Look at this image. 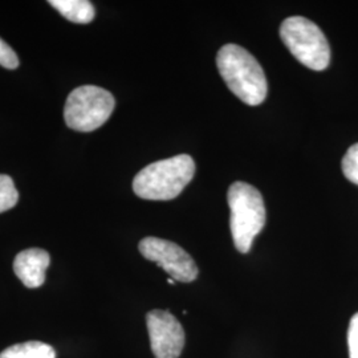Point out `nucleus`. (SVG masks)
Wrapping results in <instances>:
<instances>
[{
    "label": "nucleus",
    "instance_id": "f257e3e1",
    "mask_svg": "<svg viewBox=\"0 0 358 358\" xmlns=\"http://www.w3.org/2000/svg\"><path fill=\"white\" fill-rule=\"evenodd\" d=\"M217 71L231 92L250 106L260 105L268 94L267 77L255 57L236 44L223 45L217 55Z\"/></svg>",
    "mask_w": 358,
    "mask_h": 358
},
{
    "label": "nucleus",
    "instance_id": "f03ea898",
    "mask_svg": "<svg viewBox=\"0 0 358 358\" xmlns=\"http://www.w3.org/2000/svg\"><path fill=\"white\" fill-rule=\"evenodd\" d=\"M194 174V159L187 154H179L143 167L134 177L133 192L148 201H170L185 190Z\"/></svg>",
    "mask_w": 358,
    "mask_h": 358
},
{
    "label": "nucleus",
    "instance_id": "7ed1b4c3",
    "mask_svg": "<svg viewBox=\"0 0 358 358\" xmlns=\"http://www.w3.org/2000/svg\"><path fill=\"white\" fill-rule=\"evenodd\" d=\"M230 206V227L234 244L242 254L250 252L254 239L264 229L267 214L260 192L245 183H232L227 192Z\"/></svg>",
    "mask_w": 358,
    "mask_h": 358
},
{
    "label": "nucleus",
    "instance_id": "20e7f679",
    "mask_svg": "<svg viewBox=\"0 0 358 358\" xmlns=\"http://www.w3.org/2000/svg\"><path fill=\"white\" fill-rule=\"evenodd\" d=\"M280 38L297 62L312 71H324L331 63V47L320 27L303 16L285 19Z\"/></svg>",
    "mask_w": 358,
    "mask_h": 358
},
{
    "label": "nucleus",
    "instance_id": "39448f33",
    "mask_svg": "<svg viewBox=\"0 0 358 358\" xmlns=\"http://www.w3.org/2000/svg\"><path fill=\"white\" fill-rule=\"evenodd\" d=\"M115 100L108 90L84 85L71 92L64 108L65 124L76 131L90 133L103 127L113 113Z\"/></svg>",
    "mask_w": 358,
    "mask_h": 358
},
{
    "label": "nucleus",
    "instance_id": "423d86ee",
    "mask_svg": "<svg viewBox=\"0 0 358 358\" xmlns=\"http://www.w3.org/2000/svg\"><path fill=\"white\" fill-rule=\"evenodd\" d=\"M138 248L145 259L158 264L173 280L192 282L198 278L199 269L194 259L178 244L148 236L142 239Z\"/></svg>",
    "mask_w": 358,
    "mask_h": 358
},
{
    "label": "nucleus",
    "instance_id": "0eeeda50",
    "mask_svg": "<svg viewBox=\"0 0 358 358\" xmlns=\"http://www.w3.org/2000/svg\"><path fill=\"white\" fill-rule=\"evenodd\" d=\"M150 345L155 358H178L185 346V331L169 310L154 309L146 315Z\"/></svg>",
    "mask_w": 358,
    "mask_h": 358
},
{
    "label": "nucleus",
    "instance_id": "6e6552de",
    "mask_svg": "<svg viewBox=\"0 0 358 358\" xmlns=\"http://www.w3.org/2000/svg\"><path fill=\"white\" fill-rule=\"evenodd\" d=\"M51 256L41 248H28L19 252L13 260V271L27 288H38L45 282V271Z\"/></svg>",
    "mask_w": 358,
    "mask_h": 358
},
{
    "label": "nucleus",
    "instance_id": "1a4fd4ad",
    "mask_svg": "<svg viewBox=\"0 0 358 358\" xmlns=\"http://www.w3.org/2000/svg\"><path fill=\"white\" fill-rule=\"evenodd\" d=\"M48 3L65 19L77 24H88L96 15L94 6L88 0H50Z\"/></svg>",
    "mask_w": 358,
    "mask_h": 358
},
{
    "label": "nucleus",
    "instance_id": "9d476101",
    "mask_svg": "<svg viewBox=\"0 0 358 358\" xmlns=\"http://www.w3.org/2000/svg\"><path fill=\"white\" fill-rule=\"evenodd\" d=\"M0 358H56V352L48 344L28 341L7 348L0 353Z\"/></svg>",
    "mask_w": 358,
    "mask_h": 358
},
{
    "label": "nucleus",
    "instance_id": "9b49d317",
    "mask_svg": "<svg viewBox=\"0 0 358 358\" xmlns=\"http://www.w3.org/2000/svg\"><path fill=\"white\" fill-rule=\"evenodd\" d=\"M19 201V192L13 185V178L0 174V213L11 210Z\"/></svg>",
    "mask_w": 358,
    "mask_h": 358
},
{
    "label": "nucleus",
    "instance_id": "f8f14e48",
    "mask_svg": "<svg viewBox=\"0 0 358 358\" xmlns=\"http://www.w3.org/2000/svg\"><path fill=\"white\" fill-rule=\"evenodd\" d=\"M341 167L345 178L350 180L352 183L358 185V143L352 145L348 149V152L343 158Z\"/></svg>",
    "mask_w": 358,
    "mask_h": 358
},
{
    "label": "nucleus",
    "instance_id": "ddd939ff",
    "mask_svg": "<svg viewBox=\"0 0 358 358\" xmlns=\"http://www.w3.org/2000/svg\"><path fill=\"white\" fill-rule=\"evenodd\" d=\"M0 65L6 69H16L19 66V59L13 48L0 38Z\"/></svg>",
    "mask_w": 358,
    "mask_h": 358
},
{
    "label": "nucleus",
    "instance_id": "4468645a",
    "mask_svg": "<svg viewBox=\"0 0 358 358\" xmlns=\"http://www.w3.org/2000/svg\"><path fill=\"white\" fill-rule=\"evenodd\" d=\"M349 357L358 358V312L352 317L348 329Z\"/></svg>",
    "mask_w": 358,
    "mask_h": 358
},
{
    "label": "nucleus",
    "instance_id": "2eb2a0df",
    "mask_svg": "<svg viewBox=\"0 0 358 358\" xmlns=\"http://www.w3.org/2000/svg\"><path fill=\"white\" fill-rule=\"evenodd\" d=\"M167 282H169V284H171V285H173V284H176V282H174V280H173V279H169V280H167Z\"/></svg>",
    "mask_w": 358,
    "mask_h": 358
}]
</instances>
